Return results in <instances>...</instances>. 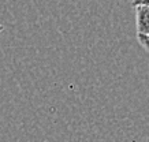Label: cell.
<instances>
[{"label":"cell","instance_id":"cell-1","mask_svg":"<svg viewBox=\"0 0 149 142\" xmlns=\"http://www.w3.org/2000/svg\"><path fill=\"white\" fill-rule=\"evenodd\" d=\"M136 10V28L137 34L149 36V7L137 6Z\"/></svg>","mask_w":149,"mask_h":142},{"label":"cell","instance_id":"cell-2","mask_svg":"<svg viewBox=\"0 0 149 142\" xmlns=\"http://www.w3.org/2000/svg\"><path fill=\"white\" fill-rule=\"evenodd\" d=\"M137 40L140 42V45L144 48L149 53V36H142V34H137Z\"/></svg>","mask_w":149,"mask_h":142},{"label":"cell","instance_id":"cell-3","mask_svg":"<svg viewBox=\"0 0 149 142\" xmlns=\"http://www.w3.org/2000/svg\"><path fill=\"white\" fill-rule=\"evenodd\" d=\"M131 6H133V7H137V6L149 7V0H131Z\"/></svg>","mask_w":149,"mask_h":142}]
</instances>
